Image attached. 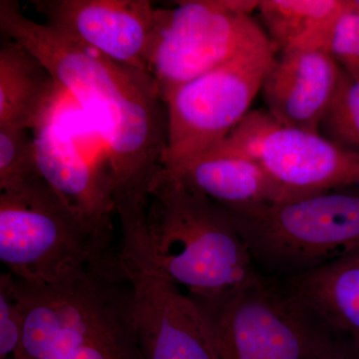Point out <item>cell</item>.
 I'll return each mask as SVG.
<instances>
[{
  "label": "cell",
  "instance_id": "cell-10",
  "mask_svg": "<svg viewBox=\"0 0 359 359\" xmlns=\"http://www.w3.org/2000/svg\"><path fill=\"white\" fill-rule=\"evenodd\" d=\"M209 152L256 161L283 189L285 200L359 186V155L320 133L285 126L266 109L250 110L228 138Z\"/></svg>",
  "mask_w": 359,
  "mask_h": 359
},
{
  "label": "cell",
  "instance_id": "cell-21",
  "mask_svg": "<svg viewBox=\"0 0 359 359\" xmlns=\"http://www.w3.org/2000/svg\"><path fill=\"white\" fill-rule=\"evenodd\" d=\"M25 316L15 278L11 273L0 275V359H13L22 340Z\"/></svg>",
  "mask_w": 359,
  "mask_h": 359
},
{
  "label": "cell",
  "instance_id": "cell-22",
  "mask_svg": "<svg viewBox=\"0 0 359 359\" xmlns=\"http://www.w3.org/2000/svg\"><path fill=\"white\" fill-rule=\"evenodd\" d=\"M70 359H144L133 320L85 346Z\"/></svg>",
  "mask_w": 359,
  "mask_h": 359
},
{
  "label": "cell",
  "instance_id": "cell-23",
  "mask_svg": "<svg viewBox=\"0 0 359 359\" xmlns=\"http://www.w3.org/2000/svg\"><path fill=\"white\" fill-rule=\"evenodd\" d=\"M320 359H359V342L341 339L332 353Z\"/></svg>",
  "mask_w": 359,
  "mask_h": 359
},
{
  "label": "cell",
  "instance_id": "cell-15",
  "mask_svg": "<svg viewBox=\"0 0 359 359\" xmlns=\"http://www.w3.org/2000/svg\"><path fill=\"white\" fill-rule=\"evenodd\" d=\"M65 91L23 45L7 40L0 50V128H37L55 112Z\"/></svg>",
  "mask_w": 359,
  "mask_h": 359
},
{
  "label": "cell",
  "instance_id": "cell-11",
  "mask_svg": "<svg viewBox=\"0 0 359 359\" xmlns=\"http://www.w3.org/2000/svg\"><path fill=\"white\" fill-rule=\"evenodd\" d=\"M47 25L136 69L148 71L158 8L148 0H32ZM150 74V73H149Z\"/></svg>",
  "mask_w": 359,
  "mask_h": 359
},
{
  "label": "cell",
  "instance_id": "cell-13",
  "mask_svg": "<svg viewBox=\"0 0 359 359\" xmlns=\"http://www.w3.org/2000/svg\"><path fill=\"white\" fill-rule=\"evenodd\" d=\"M341 71L330 54L316 47L280 52L262 87L266 110L285 126L318 133Z\"/></svg>",
  "mask_w": 359,
  "mask_h": 359
},
{
  "label": "cell",
  "instance_id": "cell-17",
  "mask_svg": "<svg viewBox=\"0 0 359 359\" xmlns=\"http://www.w3.org/2000/svg\"><path fill=\"white\" fill-rule=\"evenodd\" d=\"M344 7V0H264L257 11L278 54L306 41Z\"/></svg>",
  "mask_w": 359,
  "mask_h": 359
},
{
  "label": "cell",
  "instance_id": "cell-7",
  "mask_svg": "<svg viewBox=\"0 0 359 359\" xmlns=\"http://www.w3.org/2000/svg\"><path fill=\"white\" fill-rule=\"evenodd\" d=\"M259 2L193 0L158 8L148 71L165 104L195 78L271 42L250 15Z\"/></svg>",
  "mask_w": 359,
  "mask_h": 359
},
{
  "label": "cell",
  "instance_id": "cell-5",
  "mask_svg": "<svg viewBox=\"0 0 359 359\" xmlns=\"http://www.w3.org/2000/svg\"><path fill=\"white\" fill-rule=\"evenodd\" d=\"M14 278L25 327L13 359H70L132 320L131 285L120 261L57 285Z\"/></svg>",
  "mask_w": 359,
  "mask_h": 359
},
{
  "label": "cell",
  "instance_id": "cell-18",
  "mask_svg": "<svg viewBox=\"0 0 359 359\" xmlns=\"http://www.w3.org/2000/svg\"><path fill=\"white\" fill-rule=\"evenodd\" d=\"M318 133L334 145L359 155V80L344 70Z\"/></svg>",
  "mask_w": 359,
  "mask_h": 359
},
{
  "label": "cell",
  "instance_id": "cell-8",
  "mask_svg": "<svg viewBox=\"0 0 359 359\" xmlns=\"http://www.w3.org/2000/svg\"><path fill=\"white\" fill-rule=\"evenodd\" d=\"M119 261L131 285L132 320L144 359H218L204 313L156 264L141 218L121 222Z\"/></svg>",
  "mask_w": 359,
  "mask_h": 359
},
{
  "label": "cell",
  "instance_id": "cell-14",
  "mask_svg": "<svg viewBox=\"0 0 359 359\" xmlns=\"http://www.w3.org/2000/svg\"><path fill=\"white\" fill-rule=\"evenodd\" d=\"M166 169L226 209L287 198L261 165L242 156L208 152Z\"/></svg>",
  "mask_w": 359,
  "mask_h": 359
},
{
  "label": "cell",
  "instance_id": "cell-20",
  "mask_svg": "<svg viewBox=\"0 0 359 359\" xmlns=\"http://www.w3.org/2000/svg\"><path fill=\"white\" fill-rule=\"evenodd\" d=\"M34 139L26 130L0 128V189L9 190L39 176Z\"/></svg>",
  "mask_w": 359,
  "mask_h": 359
},
{
  "label": "cell",
  "instance_id": "cell-2",
  "mask_svg": "<svg viewBox=\"0 0 359 359\" xmlns=\"http://www.w3.org/2000/svg\"><path fill=\"white\" fill-rule=\"evenodd\" d=\"M145 224L161 271L196 301L221 299L262 276L226 209L163 165L148 183Z\"/></svg>",
  "mask_w": 359,
  "mask_h": 359
},
{
  "label": "cell",
  "instance_id": "cell-1",
  "mask_svg": "<svg viewBox=\"0 0 359 359\" xmlns=\"http://www.w3.org/2000/svg\"><path fill=\"white\" fill-rule=\"evenodd\" d=\"M0 30L34 54L91 116L114 189L147 188L167 146V106L154 78L29 20L16 0L0 1Z\"/></svg>",
  "mask_w": 359,
  "mask_h": 359
},
{
  "label": "cell",
  "instance_id": "cell-3",
  "mask_svg": "<svg viewBox=\"0 0 359 359\" xmlns=\"http://www.w3.org/2000/svg\"><path fill=\"white\" fill-rule=\"evenodd\" d=\"M118 256L119 245L90 230L40 175L1 191L0 261L18 280L69 282Z\"/></svg>",
  "mask_w": 359,
  "mask_h": 359
},
{
  "label": "cell",
  "instance_id": "cell-16",
  "mask_svg": "<svg viewBox=\"0 0 359 359\" xmlns=\"http://www.w3.org/2000/svg\"><path fill=\"white\" fill-rule=\"evenodd\" d=\"M285 287L335 334L359 342V247L287 278Z\"/></svg>",
  "mask_w": 359,
  "mask_h": 359
},
{
  "label": "cell",
  "instance_id": "cell-4",
  "mask_svg": "<svg viewBox=\"0 0 359 359\" xmlns=\"http://www.w3.org/2000/svg\"><path fill=\"white\" fill-rule=\"evenodd\" d=\"M226 211L256 266L273 275L294 278L359 247V186Z\"/></svg>",
  "mask_w": 359,
  "mask_h": 359
},
{
  "label": "cell",
  "instance_id": "cell-19",
  "mask_svg": "<svg viewBox=\"0 0 359 359\" xmlns=\"http://www.w3.org/2000/svg\"><path fill=\"white\" fill-rule=\"evenodd\" d=\"M297 46L316 47L327 52L344 72L359 80V14L349 13L344 7L327 25Z\"/></svg>",
  "mask_w": 359,
  "mask_h": 359
},
{
  "label": "cell",
  "instance_id": "cell-6",
  "mask_svg": "<svg viewBox=\"0 0 359 359\" xmlns=\"http://www.w3.org/2000/svg\"><path fill=\"white\" fill-rule=\"evenodd\" d=\"M194 301L218 359H320L341 340L287 287L263 276L221 299Z\"/></svg>",
  "mask_w": 359,
  "mask_h": 359
},
{
  "label": "cell",
  "instance_id": "cell-12",
  "mask_svg": "<svg viewBox=\"0 0 359 359\" xmlns=\"http://www.w3.org/2000/svg\"><path fill=\"white\" fill-rule=\"evenodd\" d=\"M40 176L104 242L113 244L116 212L114 182L110 172L80 152L55 112L35 128Z\"/></svg>",
  "mask_w": 359,
  "mask_h": 359
},
{
  "label": "cell",
  "instance_id": "cell-9",
  "mask_svg": "<svg viewBox=\"0 0 359 359\" xmlns=\"http://www.w3.org/2000/svg\"><path fill=\"white\" fill-rule=\"evenodd\" d=\"M276 57L269 42L177 90L166 103L168 135L163 166H176L226 140L249 114Z\"/></svg>",
  "mask_w": 359,
  "mask_h": 359
}]
</instances>
